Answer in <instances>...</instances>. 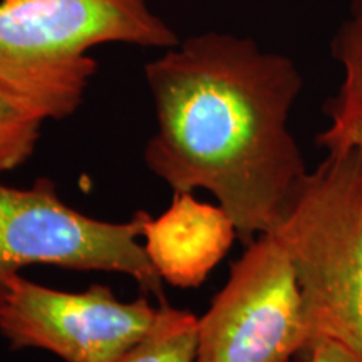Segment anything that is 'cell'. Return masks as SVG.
<instances>
[{
    "mask_svg": "<svg viewBox=\"0 0 362 362\" xmlns=\"http://www.w3.org/2000/svg\"><path fill=\"white\" fill-rule=\"evenodd\" d=\"M270 233L296 270L310 346L334 337L362 354V153H325Z\"/></svg>",
    "mask_w": 362,
    "mask_h": 362,
    "instance_id": "obj_3",
    "label": "cell"
},
{
    "mask_svg": "<svg viewBox=\"0 0 362 362\" xmlns=\"http://www.w3.org/2000/svg\"><path fill=\"white\" fill-rule=\"evenodd\" d=\"M156 314L146 297L123 302L106 285L64 292L17 274L0 305V336L11 351H47L64 362H112L146 336Z\"/></svg>",
    "mask_w": 362,
    "mask_h": 362,
    "instance_id": "obj_6",
    "label": "cell"
},
{
    "mask_svg": "<svg viewBox=\"0 0 362 362\" xmlns=\"http://www.w3.org/2000/svg\"><path fill=\"white\" fill-rule=\"evenodd\" d=\"M198 317L187 309L160 304L144 337L112 362H194Z\"/></svg>",
    "mask_w": 362,
    "mask_h": 362,
    "instance_id": "obj_9",
    "label": "cell"
},
{
    "mask_svg": "<svg viewBox=\"0 0 362 362\" xmlns=\"http://www.w3.org/2000/svg\"><path fill=\"white\" fill-rule=\"evenodd\" d=\"M170 49L180 42L148 0H0V88L45 119L74 115L101 44Z\"/></svg>",
    "mask_w": 362,
    "mask_h": 362,
    "instance_id": "obj_2",
    "label": "cell"
},
{
    "mask_svg": "<svg viewBox=\"0 0 362 362\" xmlns=\"http://www.w3.org/2000/svg\"><path fill=\"white\" fill-rule=\"evenodd\" d=\"M141 238L149 264L163 282L198 288L238 237L218 203L200 202L193 193H173L161 215L148 216Z\"/></svg>",
    "mask_w": 362,
    "mask_h": 362,
    "instance_id": "obj_7",
    "label": "cell"
},
{
    "mask_svg": "<svg viewBox=\"0 0 362 362\" xmlns=\"http://www.w3.org/2000/svg\"><path fill=\"white\" fill-rule=\"evenodd\" d=\"M45 117L0 88V176L34 155Z\"/></svg>",
    "mask_w": 362,
    "mask_h": 362,
    "instance_id": "obj_10",
    "label": "cell"
},
{
    "mask_svg": "<svg viewBox=\"0 0 362 362\" xmlns=\"http://www.w3.org/2000/svg\"><path fill=\"white\" fill-rule=\"evenodd\" d=\"M148 216L139 210L126 221L99 220L67 205L51 178L29 188L0 181V305L8 280L27 265L123 274L166 304L163 280L139 243Z\"/></svg>",
    "mask_w": 362,
    "mask_h": 362,
    "instance_id": "obj_4",
    "label": "cell"
},
{
    "mask_svg": "<svg viewBox=\"0 0 362 362\" xmlns=\"http://www.w3.org/2000/svg\"><path fill=\"white\" fill-rule=\"evenodd\" d=\"M156 129L146 168L173 193L205 189L243 245L274 232L307 175L288 117L304 78L250 37L205 33L144 66Z\"/></svg>",
    "mask_w": 362,
    "mask_h": 362,
    "instance_id": "obj_1",
    "label": "cell"
},
{
    "mask_svg": "<svg viewBox=\"0 0 362 362\" xmlns=\"http://www.w3.org/2000/svg\"><path fill=\"white\" fill-rule=\"evenodd\" d=\"M309 346V320L288 253L274 233L259 235L198 317L194 362H291Z\"/></svg>",
    "mask_w": 362,
    "mask_h": 362,
    "instance_id": "obj_5",
    "label": "cell"
},
{
    "mask_svg": "<svg viewBox=\"0 0 362 362\" xmlns=\"http://www.w3.org/2000/svg\"><path fill=\"white\" fill-rule=\"evenodd\" d=\"M332 59L341 67V84L324 104L327 126L315 136L327 151L362 153V0H351L346 19L330 40Z\"/></svg>",
    "mask_w": 362,
    "mask_h": 362,
    "instance_id": "obj_8",
    "label": "cell"
},
{
    "mask_svg": "<svg viewBox=\"0 0 362 362\" xmlns=\"http://www.w3.org/2000/svg\"><path fill=\"white\" fill-rule=\"evenodd\" d=\"M300 362H362V354L334 337H320L300 357Z\"/></svg>",
    "mask_w": 362,
    "mask_h": 362,
    "instance_id": "obj_11",
    "label": "cell"
}]
</instances>
